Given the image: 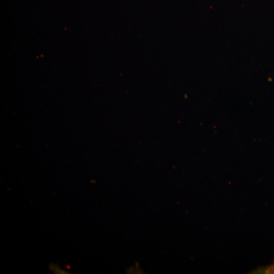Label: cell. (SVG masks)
<instances>
[{
	"instance_id": "6da1fadb",
	"label": "cell",
	"mask_w": 274,
	"mask_h": 274,
	"mask_svg": "<svg viewBox=\"0 0 274 274\" xmlns=\"http://www.w3.org/2000/svg\"><path fill=\"white\" fill-rule=\"evenodd\" d=\"M257 272L260 273H274V263L269 266L259 269Z\"/></svg>"
}]
</instances>
